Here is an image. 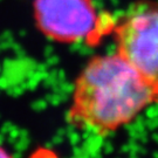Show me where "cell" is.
<instances>
[{
  "label": "cell",
  "mask_w": 158,
  "mask_h": 158,
  "mask_svg": "<svg viewBox=\"0 0 158 158\" xmlns=\"http://www.w3.org/2000/svg\"><path fill=\"white\" fill-rule=\"evenodd\" d=\"M158 102V89L117 52L93 57L75 81L67 119L96 135L121 129Z\"/></svg>",
  "instance_id": "cell-1"
},
{
  "label": "cell",
  "mask_w": 158,
  "mask_h": 158,
  "mask_svg": "<svg viewBox=\"0 0 158 158\" xmlns=\"http://www.w3.org/2000/svg\"><path fill=\"white\" fill-rule=\"evenodd\" d=\"M116 52L158 89V2L131 5L114 26Z\"/></svg>",
  "instance_id": "cell-2"
},
{
  "label": "cell",
  "mask_w": 158,
  "mask_h": 158,
  "mask_svg": "<svg viewBox=\"0 0 158 158\" xmlns=\"http://www.w3.org/2000/svg\"><path fill=\"white\" fill-rule=\"evenodd\" d=\"M40 32L61 44H76L94 35L100 23L94 0H34Z\"/></svg>",
  "instance_id": "cell-3"
},
{
  "label": "cell",
  "mask_w": 158,
  "mask_h": 158,
  "mask_svg": "<svg viewBox=\"0 0 158 158\" xmlns=\"http://www.w3.org/2000/svg\"><path fill=\"white\" fill-rule=\"evenodd\" d=\"M0 158H12V157L5 149H2V148L0 147Z\"/></svg>",
  "instance_id": "cell-4"
}]
</instances>
